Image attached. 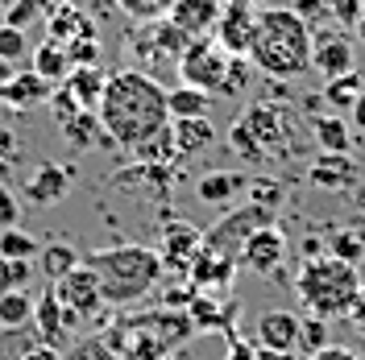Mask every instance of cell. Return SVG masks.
I'll use <instances>...</instances> for the list:
<instances>
[{
    "mask_svg": "<svg viewBox=\"0 0 365 360\" xmlns=\"http://www.w3.org/2000/svg\"><path fill=\"white\" fill-rule=\"evenodd\" d=\"M191 298H195V290H191V286L182 282L179 290L170 286V290L162 294V307H166V311H187V307H191Z\"/></svg>",
    "mask_w": 365,
    "mask_h": 360,
    "instance_id": "cell-49",
    "label": "cell"
},
{
    "mask_svg": "<svg viewBox=\"0 0 365 360\" xmlns=\"http://www.w3.org/2000/svg\"><path fill=\"white\" fill-rule=\"evenodd\" d=\"M319 253H324V240H319V236H303V261H312Z\"/></svg>",
    "mask_w": 365,
    "mask_h": 360,
    "instance_id": "cell-55",
    "label": "cell"
},
{
    "mask_svg": "<svg viewBox=\"0 0 365 360\" xmlns=\"http://www.w3.org/2000/svg\"><path fill=\"white\" fill-rule=\"evenodd\" d=\"M54 294H58V302H63L67 311H75V315H79V323H83V319H91L100 307H104L100 277H96V270H91L88 261H79L67 277H58V282H54Z\"/></svg>",
    "mask_w": 365,
    "mask_h": 360,
    "instance_id": "cell-10",
    "label": "cell"
},
{
    "mask_svg": "<svg viewBox=\"0 0 365 360\" xmlns=\"http://www.w3.org/2000/svg\"><path fill=\"white\" fill-rule=\"evenodd\" d=\"M17 162H21V137L13 133L9 125H0V182L13 179Z\"/></svg>",
    "mask_w": 365,
    "mask_h": 360,
    "instance_id": "cell-37",
    "label": "cell"
},
{
    "mask_svg": "<svg viewBox=\"0 0 365 360\" xmlns=\"http://www.w3.org/2000/svg\"><path fill=\"white\" fill-rule=\"evenodd\" d=\"M228 145L241 162L266 166V162H291L307 149V137L299 112L282 100H253L245 112L228 125Z\"/></svg>",
    "mask_w": 365,
    "mask_h": 360,
    "instance_id": "cell-3",
    "label": "cell"
},
{
    "mask_svg": "<svg viewBox=\"0 0 365 360\" xmlns=\"http://www.w3.org/2000/svg\"><path fill=\"white\" fill-rule=\"evenodd\" d=\"M191 42H195V38H187L170 17L133 21L129 38H125V50H129V58H133L137 67H129V70H141V75H150V79L162 83V75H175V70H179L182 54H187Z\"/></svg>",
    "mask_w": 365,
    "mask_h": 360,
    "instance_id": "cell-6",
    "label": "cell"
},
{
    "mask_svg": "<svg viewBox=\"0 0 365 360\" xmlns=\"http://www.w3.org/2000/svg\"><path fill=\"white\" fill-rule=\"evenodd\" d=\"M225 360H257V348L241 344V339H232V344H228V356H225Z\"/></svg>",
    "mask_w": 365,
    "mask_h": 360,
    "instance_id": "cell-53",
    "label": "cell"
},
{
    "mask_svg": "<svg viewBox=\"0 0 365 360\" xmlns=\"http://www.w3.org/2000/svg\"><path fill=\"white\" fill-rule=\"evenodd\" d=\"M274 224V211H266V207H257V203H241V207H232V211H225L216 224L204 232V248H212V253H220V257H241V248H245V240H250L257 228H270Z\"/></svg>",
    "mask_w": 365,
    "mask_h": 360,
    "instance_id": "cell-7",
    "label": "cell"
},
{
    "mask_svg": "<svg viewBox=\"0 0 365 360\" xmlns=\"http://www.w3.org/2000/svg\"><path fill=\"white\" fill-rule=\"evenodd\" d=\"M67 63L71 67H100V38H79V42H67Z\"/></svg>",
    "mask_w": 365,
    "mask_h": 360,
    "instance_id": "cell-44",
    "label": "cell"
},
{
    "mask_svg": "<svg viewBox=\"0 0 365 360\" xmlns=\"http://www.w3.org/2000/svg\"><path fill=\"white\" fill-rule=\"evenodd\" d=\"M34 336H38V344H46V348H58V344L71 336L67 311H63V302H58L54 290L42 294V302H34Z\"/></svg>",
    "mask_w": 365,
    "mask_h": 360,
    "instance_id": "cell-21",
    "label": "cell"
},
{
    "mask_svg": "<svg viewBox=\"0 0 365 360\" xmlns=\"http://www.w3.org/2000/svg\"><path fill=\"white\" fill-rule=\"evenodd\" d=\"M228 63H232V54H225L212 38H195V42L187 46L182 63H179V79L187 88L207 91V95H225Z\"/></svg>",
    "mask_w": 365,
    "mask_h": 360,
    "instance_id": "cell-8",
    "label": "cell"
},
{
    "mask_svg": "<svg viewBox=\"0 0 365 360\" xmlns=\"http://www.w3.org/2000/svg\"><path fill=\"white\" fill-rule=\"evenodd\" d=\"M21 360H63V356H58V348H46V344H34V348H29V352H25Z\"/></svg>",
    "mask_w": 365,
    "mask_h": 360,
    "instance_id": "cell-54",
    "label": "cell"
},
{
    "mask_svg": "<svg viewBox=\"0 0 365 360\" xmlns=\"http://www.w3.org/2000/svg\"><path fill=\"white\" fill-rule=\"evenodd\" d=\"M312 70L324 79H336L344 70H357V54L344 33H316V50H312Z\"/></svg>",
    "mask_w": 365,
    "mask_h": 360,
    "instance_id": "cell-15",
    "label": "cell"
},
{
    "mask_svg": "<svg viewBox=\"0 0 365 360\" xmlns=\"http://www.w3.org/2000/svg\"><path fill=\"white\" fill-rule=\"evenodd\" d=\"M88 265L100 277V290H104V302H141L145 294L162 282V257L158 248L150 245H116V248H100L91 253Z\"/></svg>",
    "mask_w": 365,
    "mask_h": 360,
    "instance_id": "cell-4",
    "label": "cell"
},
{
    "mask_svg": "<svg viewBox=\"0 0 365 360\" xmlns=\"http://www.w3.org/2000/svg\"><path fill=\"white\" fill-rule=\"evenodd\" d=\"M237 270H241V265H237L232 257H220V253H212V248H200L182 277H187V286H191L195 294H207V298H232Z\"/></svg>",
    "mask_w": 365,
    "mask_h": 360,
    "instance_id": "cell-9",
    "label": "cell"
},
{
    "mask_svg": "<svg viewBox=\"0 0 365 360\" xmlns=\"http://www.w3.org/2000/svg\"><path fill=\"white\" fill-rule=\"evenodd\" d=\"M29 70H38L46 83H54V88H58V83H63V79L71 75L67 50H63L58 42H42L38 50H34V67H29Z\"/></svg>",
    "mask_w": 365,
    "mask_h": 360,
    "instance_id": "cell-32",
    "label": "cell"
},
{
    "mask_svg": "<svg viewBox=\"0 0 365 360\" xmlns=\"http://www.w3.org/2000/svg\"><path fill=\"white\" fill-rule=\"evenodd\" d=\"M365 91L361 75L357 70H344V75H336V79H324V91H319V100L328 104V108H336V112H349L353 108V100Z\"/></svg>",
    "mask_w": 365,
    "mask_h": 360,
    "instance_id": "cell-30",
    "label": "cell"
},
{
    "mask_svg": "<svg viewBox=\"0 0 365 360\" xmlns=\"http://www.w3.org/2000/svg\"><path fill=\"white\" fill-rule=\"evenodd\" d=\"M312 50H316V29L299 17L291 4L278 9H257L253 13V38L250 58L253 67L270 79H299L312 70Z\"/></svg>",
    "mask_w": 365,
    "mask_h": 360,
    "instance_id": "cell-2",
    "label": "cell"
},
{
    "mask_svg": "<svg viewBox=\"0 0 365 360\" xmlns=\"http://www.w3.org/2000/svg\"><path fill=\"white\" fill-rule=\"evenodd\" d=\"M220 0H175L170 4V21L179 25L187 38H207V29H216V21H220Z\"/></svg>",
    "mask_w": 365,
    "mask_h": 360,
    "instance_id": "cell-19",
    "label": "cell"
},
{
    "mask_svg": "<svg viewBox=\"0 0 365 360\" xmlns=\"http://www.w3.org/2000/svg\"><path fill=\"white\" fill-rule=\"evenodd\" d=\"M312 141L319 145V154H349L353 149V129L341 116H316L312 120Z\"/></svg>",
    "mask_w": 365,
    "mask_h": 360,
    "instance_id": "cell-27",
    "label": "cell"
},
{
    "mask_svg": "<svg viewBox=\"0 0 365 360\" xmlns=\"http://www.w3.org/2000/svg\"><path fill=\"white\" fill-rule=\"evenodd\" d=\"M71 182H75V166L42 158L34 166L29 182H25V199L34 203V207H54V203H63L71 195Z\"/></svg>",
    "mask_w": 365,
    "mask_h": 360,
    "instance_id": "cell-14",
    "label": "cell"
},
{
    "mask_svg": "<svg viewBox=\"0 0 365 360\" xmlns=\"http://www.w3.org/2000/svg\"><path fill=\"white\" fill-rule=\"evenodd\" d=\"M21 224V199L9 191V182H0V228H17Z\"/></svg>",
    "mask_w": 365,
    "mask_h": 360,
    "instance_id": "cell-48",
    "label": "cell"
},
{
    "mask_svg": "<svg viewBox=\"0 0 365 360\" xmlns=\"http://www.w3.org/2000/svg\"><path fill=\"white\" fill-rule=\"evenodd\" d=\"M349 129H357V133H365V91L353 100V108H349Z\"/></svg>",
    "mask_w": 365,
    "mask_h": 360,
    "instance_id": "cell-52",
    "label": "cell"
},
{
    "mask_svg": "<svg viewBox=\"0 0 365 360\" xmlns=\"http://www.w3.org/2000/svg\"><path fill=\"white\" fill-rule=\"evenodd\" d=\"M63 137H67L71 149H96V145H100V149H116L113 137L100 129V116L91 112V108H83V112L71 116L67 125H63Z\"/></svg>",
    "mask_w": 365,
    "mask_h": 360,
    "instance_id": "cell-25",
    "label": "cell"
},
{
    "mask_svg": "<svg viewBox=\"0 0 365 360\" xmlns=\"http://www.w3.org/2000/svg\"><path fill=\"white\" fill-rule=\"evenodd\" d=\"M307 182L319 191H353L357 186V162L349 154H319V162H312Z\"/></svg>",
    "mask_w": 365,
    "mask_h": 360,
    "instance_id": "cell-20",
    "label": "cell"
},
{
    "mask_svg": "<svg viewBox=\"0 0 365 360\" xmlns=\"http://www.w3.org/2000/svg\"><path fill=\"white\" fill-rule=\"evenodd\" d=\"M100 129L113 137L116 149H137L150 133L170 125L166 112V88L141 70H116L104 83V95L96 104Z\"/></svg>",
    "mask_w": 365,
    "mask_h": 360,
    "instance_id": "cell-1",
    "label": "cell"
},
{
    "mask_svg": "<svg viewBox=\"0 0 365 360\" xmlns=\"http://www.w3.org/2000/svg\"><path fill=\"white\" fill-rule=\"evenodd\" d=\"M42 261V277L46 282H58V277H67L75 265H79V253H75V245H67V240H50V245H42V253H38Z\"/></svg>",
    "mask_w": 365,
    "mask_h": 360,
    "instance_id": "cell-31",
    "label": "cell"
},
{
    "mask_svg": "<svg viewBox=\"0 0 365 360\" xmlns=\"http://www.w3.org/2000/svg\"><path fill=\"white\" fill-rule=\"evenodd\" d=\"M0 25H9V4H0Z\"/></svg>",
    "mask_w": 365,
    "mask_h": 360,
    "instance_id": "cell-59",
    "label": "cell"
},
{
    "mask_svg": "<svg viewBox=\"0 0 365 360\" xmlns=\"http://www.w3.org/2000/svg\"><path fill=\"white\" fill-rule=\"evenodd\" d=\"M170 137L179 158H195L216 141V129H212V116H187V120H170Z\"/></svg>",
    "mask_w": 365,
    "mask_h": 360,
    "instance_id": "cell-23",
    "label": "cell"
},
{
    "mask_svg": "<svg viewBox=\"0 0 365 360\" xmlns=\"http://www.w3.org/2000/svg\"><path fill=\"white\" fill-rule=\"evenodd\" d=\"M166 112H170V120H187V116H207L212 112V95L200 88H187V83H179V88H166Z\"/></svg>",
    "mask_w": 365,
    "mask_h": 360,
    "instance_id": "cell-28",
    "label": "cell"
},
{
    "mask_svg": "<svg viewBox=\"0 0 365 360\" xmlns=\"http://www.w3.org/2000/svg\"><path fill=\"white\" fill-rule=\"evenodd\" d=\"M237 311H241V307H237L232 298H207V294H195L191 307H187V319H191L195 332H225V336H232Z\"/></svg>",
    "mask_w": 365,
    "mask_h": 360,
    "instance_id": "cell-17",
    "label": "cell"
},
{
    "mask_svg": "<svg viewBox=\"0 0 365 360\" xmlns=\"http://www.w3.org/2000/svg\"><path fill=\"white\" fill-rule=\"evenodd\" d=\"M34 323V294L29 290H9L0 294V327L4 332H17Z\"/></svg>",
    "mask_w": 365,
    "mask_h": 360,
    "instance_id": "cell-33",
    "label": "cell"
},
{
    "mask_svg": "<svg viewBox=\"0 0 365 360\" xmlns=\"http://www.w3.org/2000/svg\"><path fill=\"white\" fill-rule=\"evenodd\" d=\"M328 17L341 21V29H353L361 21V0H328Z\"/></svg>",
    "mask_w": 365,
    "mask_h": 360,
    "instance_id": "cell-46",
    "label": "cell"
},
{
    "mask_svg": "<svg viewBox=\"0 0 365 360\" xmlns=\"http://www.w3.org/2000/svg\"><path fill=\"white\" fill-rule=\"evenodd\" d=\"M250 70H253L250 58H232V63H228V83H225V95H220V100H232L237 91L250 88Z\"/></svg>",
    "mask_w": 365,
    "mask_h": 360,
    "instance_id": "cell-45",
    "label": "cell"
},
{
    "mask_svg": "<svg viewBox=\"0 0 365 360\" xmlns=\"http://www.w3.org/2000/svg\"><path fill=\"white\" fill-rule=\"evenodd\" d=\"M38 253H42V245H38L21 224L0 228V257H4V261H34Z\"/></svg>",
    "mask_w": 365,
    "mask_h": 360,
    "instance_id": "cell-34",
    "label": "cell"
},
{
    "mask_svg": "<svg viewBox=\"0 0 365 360\" xmlns=\"http://www.w3.org/2000/svg\"><path fill=\"white\" fill-rule=\"evenodd\" d=\"M332 257H341V261H349V265H361L365 261V232L341 228V232L332 236Z\"/></svg>",
    "mask_w": 365,
    "mask_h": 360,
    "instance_id": "cell-36",
    "label": "cell"
},
{
    "mask_svg": "<svg viewBox=\"0 0 365 360\" xmlns=\"http://www.w3.org/2000/svg\"><path fill=\"white\" fill-rule=\"evenodd\" d=\"M349 319H353V327L365 336V282H361V290H357V298H353V311H349Z\"/></svg>",
    "mask_w": 365,
    "mask_h": 360,
    "instance_id": "cell-51",
    "label": "cell"
},
{
    "mask_svg": "<svg viewBox=\"0 0 365 360\" xmlns=\"http://www.w3.org/2000/svg\"><path fill=\"white\" fill-rule=\"evenodd\" d=\"M361 13H365V0H361Z\"/></svg>",
    "mask_w": 365,
    "mask_h": 360,
    "instance_id": "cell-60",
    "label": "cell"
},
{
    "mask_svg": "<svg viewBox=\"0 0 365 360\" xmlns=\"http://www.w3.org/2000/svg\"><path fill=\"white\" fill-rule=\"evenodd\" d=\"M353 33H357V42H361V46H365V13H361V21L353 25Z\"/></svg>",
    "mask_w": 365,
    "mask_h": 360,
    "instance_id": "cell-57",
    "label": "cell"
},
{
    "mask_svg": "<svg viewBox=\"0 0 365 360\" xmlns=\"http://www.w3.org/2000/svg\"><path fill=\"white\" fill-rule=\"evenodd\" d=\"M332 339H328V319H316V315H307L303 323H299V356L307 360V356H316L319 348H328Z\"/></svg>",
    "mask_w": 365,
    "mask_h": 360,
    "instance_id": "cell-35",
    "label": "cell"
},
{
    "mask_svg": "<svg viewBox=\"0 0 365 360\" xmlns=\"http://www.w3.org/2000/svg\"><path fill=\"white\" fill-rule=\"evenodd\" d=\"M46 108H50V116H54V125H58V129H63V125H67V120H71L75 112H83V108H79V100H75V95H71V91L63 88V83L50 91Z\"/></svg>",
    "mask_w": 365,
    "mask_h": 360,
    "instance_id": "cell-43",
    "label": "cell"
},
{
    "mask_svg": "<svg viewBox=\"0 0 365 360\" xmlns=\"http://www.w3.org/2000/svg\"><path fill=\"white\" fill-rule=\"evenodd\" d=\"M38 17H50V0H17V4H9V25H17V29H29Z\"/></svg>",
    "mask_w": 365,
    "mask_h": 360,
    "instance_id": "cell-41",
    "label": "cell"
},
{
    "mask_svg": "<svg viewBox=\"0 0 365 360\" xmlns=\"http://www.w3.org/2000/svg\"><path fill=\"white\" fill-rule=\"evenodd\" d=\"M63 4H67V9H83V4H88V0H63Z\"/></svg>",
    "mask_w": 365,
    "mask_h": 360,
    "instance_id": "cell-58",
    "label": "cell"
},
{
    "mask_svg": "<svg viewBox=\"0 0 365 360\" xmlns=\"http://www.w3.org/2000/svg\"><path fill=\"white\" fill-rule=\"evenodd\" d=\"M133 154L137 166H175L179 162V154H175V137H170V125L166 129H158V133H150L137 149H129Z\"/></svg>",
    "mask_w": 365,
    "mask_h": 360,
    "instance_id": "cell-29",
    "label": "cell"
},
{
    "mask_svg": "<svg viewBox=\"0 0 365 360\" xmlns=\"http://www.w3.org/2000/svg\"><path fill=\"white\" fill-rule=\"evenodd\" d=\"M25 54H29V42H25V29H17V25H0V58L4 63H21Z\"/></svg>",
    "mask_w": 365,
    "mask_h": 360,
    "instance_id": "cell-40",
    "label": "cell"
},
{
    "mask_svg": "<svg viewBox=\"0 0 365 360\" xmlns=\"http://www.w3.org/2000/svg\"><path fill=\"white\" fill-rule=\"evenodd\" d=\"M54 83H46L38 70H13V79L0 88V104L4 108H17V112H29V108H42L50 100Z\"/></svg>",
    "mask_w": 365,
    "mask_h": 360,
    "instance_id": "cell-16",
    "label": "cell"
},
{
    "mask_svg": "<svg viewBox=\"0 0 365 360\" xmlns=\"http://www.w3.org/2000/svg\"><path fill=\"white\" fill-rule=\"evenodd\" d=\"M299 323L303 319L295 311H266V315L257 319V348H266V352H295L299 348Z\"/></svg>",
    "mask_w": 365,
    "mask_h": 360,
    "instance_id": "cell-18",
    "label": "cell"
},
{
    "mask_svg": "<svg viewBox=\"0 0 365 360\" xmlns=\"http://www.w3.org/2000/svg\"><path fill=\"white\" fill-rule=\"evenodd\" d=\"M79 38H96V25H91V17L83 13V9H54L50 17H46V42H79Z\"/></svg>",
    "mask_w": 365,
    "mask_h": 360,
    "instance_id": "cell-24",
    "label": "cell"
},
{
    "mask_svg": "<svg viewBox=\"0 0 365 360\" xmlns=\"http://www.w3.org/2000/svg\"><path fill=\"white\" fill-rule=\"evenodd\" d=\"M104 83H108L104 67H71V75L63 79V88L79 100V108H91V112H96V104L104 95Z\"/></svg>",
    "mask_w": 365,
    "mask_h": 360,
    "instance_id": "cell-26",
    "label": "cell"
},
{
    "mask_svg": "<svg viewBox=\"0 0 365 360\" xmlns=\"http://www.w3.org/2000/svg\"><path fill=\"white\" fill-rule=\"evenodd\" d=\"M253 9L250 0H228L225 9H220V21L212 29V42L220 46L225 54L232 58H245L250 54V38H253Z\"/></svg>",
    "mask_w": 365,
    "mask_h": 360,
    "instance_id": "cell-13",
    "label": "cell"
},
{
    "mask_svg": "<svg viewBox=\"0 0 365 360\" xmlns=\"http://www.w3.org/2000/svg\"><path fill=\"white\" fill-rule=\"evenodd\" d=\"M29 277H34V261H4V257H0V294L25 290Z\"/></svg>",
    "mask_w": 365,
    "mask_h": 360,
    "instance_id": "cell-39",
    "label": "cell"
},
{
    "mask_svg": "<svg viewBox=\"0 0 365 360\" xmlns=\"http://www.w3.org/2000/svg\"><path fill=\"white\" fill-rule=\"evenodd\" d=\"M133 21H158V17H166L170 13V4L175 0H116Z\"/></svg>",
    "mask_w": 365,
    "mask_h": 360,
    "instance_id": "cell-42",
    "label": "cell"
},
{
    "mask_svg": "<svg viewBox=\"0 0 365 360\" xmlns=\"http://www.w3.org/2000/svg\"><path fill=\"white\" fill-rule=\"evenodd\" d=\"M250 191V174H241V170H212V174H204V179L195 182V199L200 203H232L241 199Z\"/></svg>",
    "mask_w": 365,
    "mask_h": 360,
    "instance_id": "cell-22",
    "label": "cell"
},
{
    "mask_svg": "<svg viewBox=\"0 0 365 360\" xmlns=\"http://www.w3.org/2000/svg\"><path fill=\"white\" fill-rule=\"evenodd\" d=\"M204 248V228H195L191 220H170L158 232V257L162 270L187 273V265L195 261V253Z\"/></svg>",
    "mask_w": 365,
    "mask_h": 360,
    "instance_id": "cell-11",
    "label": "cell"
},
{
    "mask_svg": "<svg viewBox=\"0 0 365 360\" xmlns=\"http://www.w3.org/2000/svg\"><path fill=\"white\" fill-rule=\"evenodd\" d=\"M13 70H17V67H13V63H4V58H0V88H4L9 79H13Z\"/></svg>",
    "mask_w": 365,
    "mask_h": 360,
    "instance_id": "cell-56",
    "label": "cell"
},
{
    "mask_svg": "<svg viewBox=\"0 0 365 360\" xmlns=\"http://www.w3.org/2000/svg\"><path fill=\"white\" fill-rule=\"evenodd\" d=\"M282 261H287V236H282L278 224L257 228L250 240H245L241 257H237V265H245V270L257 273V277H274V273L282 270Z\"/></svg>",
    "mask_w": 365,
    "mask_h": 360,
    "instance_id": "cell-12",
    "label": "cell"
},
{
    "mask_svg": "<svg viewBox=\"0 0 365 360\" xmlns=\"http://www.w3.org/2000/svg\"><path fill=\"white\" fill-rule=\"evenodd\" d=\"M287 195V186L274 179H250V199L245 203H257V207H266V211H278V203Z\"/></svg>",
    "mask_w": 365,
    "mask_h": 360,
    "instance_id": "cell-38",
    "label": "cell"
},
{
    "mask_svg": "<svg viewBox=\"0 0 365 360\" xmlns=\"http://www.w3.org/2000/svg\"><path fill=\"white\" fill-rule=\"evenodd\" d=\"M307 360H361L353 348H344V344H328V348H319L316 356H307Z\"/></svg>",
    "mask_w": 365,
    "mask_h": 360,
    "instance_id": "cell-50",
    "label": "cell"
},
{
    "mask_svg": "<svg viewBox=\"0 0 365 360\" xmlns=\"http://www.w3.org/2000/svg\"><path fill=\"white\" fill-rule=\"evenodd\" d=\"M291 9H295L312 29H324V21H328V0H291Z\"/></svg>",
    "mask_w": 365,
    "mask_h": 360,
    "instance_id": "cell-47",
    "label": "cell"
},
{
    "mask_svg": "<svg viewBox=\"0 0 365 360\" xmlns=\"http://www.w3.org/2000/svg\"><path fill=\"white\" fill-rule=\"evenodd\" d=\"M361 282L365 277L357 265H349V261L332 257V253H319V257L299 265L295 294L316 319H328L332 323V319H341L353 311V298L361 290Z\"/></svg>",
    "mask_w": 365,
    "mask_h": 360,
    "instance_id": "cell-5",
    "label": "cell"
}]
</instances>
